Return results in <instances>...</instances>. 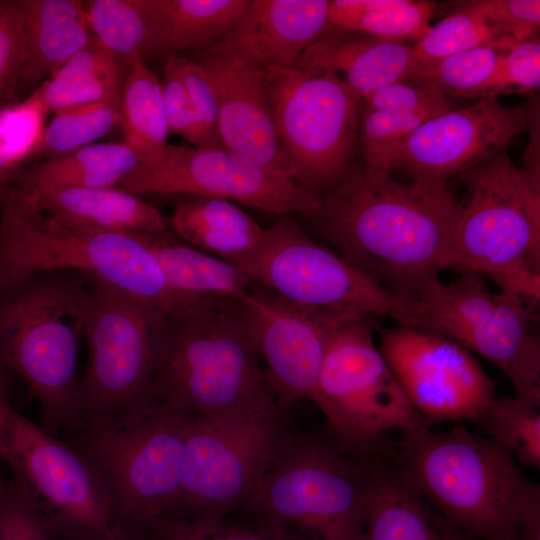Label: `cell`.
Listing matches in <instances>:
<instances>
[{"label": "cell", "mask_w": 540, "mask_h": 540, "mask_svg": "<svg viewBox=\"0 0 540 540\" xmlns=\"http://www.w3.org/2000/svg\"><path fill=\"white\" fill-rule=\"evenodd\" d=\"M25 20L19 94L35 89L95 40L81 0H18Z\"/></svg>", "instance_id": "cb8c5ba5"}, {"label": "cell", "mask_w": 540, "mask_h": 540, "mask_svg": "<svg viewBox=\"0 0 540 540\" xmlns=\"http://www.w3.org/2000/svg\"><path fill=\"white\" fill-rule=\"evenodd\" d=\"M366 318L351 319L333 332L309 398L334 439L365 457L383 451L389 431L429 426L403 393Z\"/></svg>", "instance_id": "4fadbf2b"}, {"label": "cell", "mask_w": 540, "mask_h": 540, "mask_svg": "<svg viewBox=\"0 0 540 540\" xmlns=\"http://www.w3.org/2000/svg\"><path fill=\"white\" fill-rule=\"evenodd\" d=\"M484 45H501L509 49L515 46L461 2L455 11L430 26L413 47L419 65H422Z\"/></svg>", "instance_id": "74e56055"}, {"label": "cell", "mask_w": 540, "mask_h": 540, "mask_svg": "<svg viewBox=\"0 0 540 540\" xmlns=\"http://www.w3.org/2000/svg\"><path fill=\"white\" fill-rule=\"evenodd\" d=\"M489 277L501 292L520 300L537 319L540 301V272L522 269L514 272L492 274Z\"/></svg>", "instance_id": "c3c4849f"}, {"label": "cell", "mask_w": 540, "mask_h": 540, "mask_svg": "<svg viewBox=\"0 0 540 540\" xmlns=\"http://www.w3.org/2000/svg\"><path fill=\"white\" fill-rule=\"evenodd\" d=\"M117 188L160 195H195L235 201L270 213H313L320 196L224 148L168 144L142 161Z\"/></svg>", "instance_id": "2e32d148"}, {"label": "cell", "mask_w": 540, "mask_h": 540, "mask_svg": "<svg viewBox=\"0 0 540 540\" xmlns=\"http://www.w3.org/2000/svg\"><path fill=\"white\" fill-rule=\"evenodd\" d=\"M464 2L491 25L503 39L513 45L538 36L539 0H473Z\"/></svg>", "instance_id": "ee69618b"}, {"label": "cell", "mask_w": 540, "mask_h": 540, "mask_svg": "<svg viewBox=\"0 0 540 540\" xmlns=\"http://www.w3.org/2000/svg\"><path fill=\"white\" fill-rule=\"evenodd\" d=\"M137 234L159 262L169 286L179 293L238 300L253 284L232 263L192 247L168 229Z\"/></svg>", "instance_id": "f1b7e54d"}, {"label": "cell", "mask_w": 540, "mask_h": 540, "mask_svg": "<svg viewBox=\"0 0 540 540\" xmlns=\"http://www.w3.org/2000/svg\"><path fill=\"white\" fill-rule=\"evenodd\" d=\"M509 50L501 45L476 47L419 65L411 79L434 87L450 99L496 97L499 69Z\"/></svg>", "instance_id": "d6a6232c"}, {"label": "cell", "mask_w": 540, "mask_h": 540, "mask_svg": "<svg viewBox=\"0 0 540 540\" xmlns=\"http://www.w3.org/2000/svg\"><path fill=\"white\" fill-rule=\"evenodd\" d=\"M194 121L191 144L203 148H223L218 130V105L211 83L194 60L177 55Z\"/></svg>", "instance_id": "60d3db41"}, {"label": "cell", "mask_w": 540, "mask_h": 540, "mask_svg": "<svg viewBox=\"0 0 540 540\" xmlns=\"http://www.w3.org/2000/svg\"><path fill=\"white\" fill-rule=\"evenodd\" d=\"M166 317L92 276L84 320L88 354L80 380L77 430L114 421L143 405Z\"/></svg>", "instance_id": "8fae6325"}, {"label": "cell", "mask_w": 540, "mask_h": 540, "mask_svg": "<svg viewBox=\"0 0 540 540\" xmlns=\"http://www.w3.org/2000/svg\"><path fill=\"white\" fill-rule=\"evenodd\" d=\"M161 85L169 134L181 136L191 143L194 121L177 55L166 59Z\"/></svg>", "instance_id": "7dc6e473"}, {"label": "cell", "mask_w": 540, "mask_h": 540, "mask_svg": "<svg viewBox=\"0 0 540 540\" xmlns=\"http://www.w3.org/2000/svg\"><path fill=\"white\" fill-rule=\"evenodd\" d=\"M367 482V457L290 432L239 513L287 540H360Z\"/></svg>", "instance_id": "8992f818"}, {"label": "cell", "mask_w": 540, "mask_h": 540, "mask_svg": "<svg viewBox=\"0 0 540 540\" xmlns=\"http://www.w3.org/2000/svg\"><path fill=\"white\" fill-rule=\"evenodd\" d=\"M143 406L186 417L227 412L284 415L238 300L216 299L168 316Z\"/></svg>", "instance_id": "3957f363"}, {"label": "cell", "mask_w": 540, "mask_h": 540, "mask_svg": "<svg viewBox=\"0 0 540 540\" xmlns=\"http://www.w3.org/2000/svg\"><path fill=\"white\" fill-rule=\"evenodd\" d=\"M120 128L124 143L142 161L157 157L169 144L161 81L141 58L129 62L121 95Z\"/></svg>", "instance_id": "1f68e13d"}, {"label": "cell", "mask_w": 540, "mask_h": 540, "mask_svg": "<svg viewBox=\"0 0 540 540\" xmlns=\"http://www.w3.org/2000/svg\"><path fill=\"white\" fill-rule=\"evenodd\" d=\"M7 397L8 395H7L5 380L3 376V367L0 365V406Z\"/></svg>", "instance_id": "f907efd6"}, {"label": "cell", "mask_w": 540, "mask_h": 540, "mask_svg": "<svg viewBox=\"0 0 540 540\" xmlns=\"http://www.w3.org/2000/svg\"><path fill=\"white\" fill-rule=\"evenodd\" d=\"M92 275L47 271L0 289V365L21 377L58 436L79 428V344Z\"/></svg>", "instance_id": "5b68a950"}, {"label": "cell", "mask_w": 540, "mask_h": 540, "mask_svg": "<svg viewBox=\"0 0 540 540\" xmlns=\"http://www.w3.org/2000/svg\"><path fill=\"white\" fill-rule=\"evenodd\" d=\"M363 108L423 113L432 117L451 110V99L424 82L407 79L383 86L363 98Z\"/></svg>", "instance_id": "b9f144b4"}, {"label": "cell", "mask_w": 540, "mask_h": 540, "mask_svg": "<svg viewBox=\"0 0 540 540\" xmlns=\"http://www.w3.org/2000/svg\"><path fill=\"white\" fill-rule=\"evenodd\" d=\"M48 115L40 85L25 99L0 106V203L15 174L32 163Z\"/></svg>", "instance_id": "e575fe53"}, {"label": "cell", "mask_w": 540, "mask_h": 540, "mask_svg": "<svg viewBox=\"0 0 540 540\" xmlns=\"http://www.w3.org/2000/svg\"><path fill=\"white\" fill-rule=\"evenodd\" d=\"M451 524L476 540H540V485L514 456L462 423L401 432L392 463Z\"/></svg>", "instance_id": "7a4b0ae2"}, {"label": "cell", "mask_w": 540, "mask_h": 540, "mask_svg": "<svg viewBox=\"0 0 540 540\" xmlns=\"http://www.w3.org/2000/svg\"><path fill=\"white\" fill-rule=\"evenodd\" d=\"M14 484L64 540H113L125 529L91 462L14 409L3 458Z\"/></svg>", "instance_id": "9a60e30c"}, {"label": "cell", "mask_w": 540, "mask_h": 540, "mask_svg": "<svg viewBox=\"0 0 540 540\" xmlns=\"http://www.w3.org/2000/svg\"><path fill=\"white\" fill-rule=\"evenodd\" d=\"M249 0H150L146 58L181 55L221 40Z\"/></svg>", "instance_id": "4316f807"}, {"label": "cell", "mask_w": 540, "mask_h": 540, "mask_svg": "<svg viewBox=\"0 0 540 540\" xmlns=\"http://www.w3.org/2000/svg\"><path fill=\"white\" fill-rule=\"evenodd\" d=\"M129 63L96 40L77 52L40 84L50 113L99 101L121 99Z\"/></svg>", "instance_id": "f546056e"}, {"label": "cell", "mask_w": 540, "mask_h": 540, "mask_svg": "<svg viewBox=\"0 0 540 540\" xmlns=\"http://www.w3.org/2000/svg\"><path fill=\"white\" fill-rule=\"evenodd\" d=\"M233 265L253 284L312 310L387 317L418 328L416 304L386 290L331 248L313 240L294 220L280 218L258 247Z\"/></svg>", "instance_id": "30bf717a"}, {"label": "cell", "mask_w": 540, "mask_h": 540, "mask_svg": "<svg viewBox=\"0 0 540 540\" xmlns=\"http://www.w3.org/2000/svg\"><path fill=\"white\" fill-rule=\"evenodd\" d=\"M25 52V20L18 0H0V106L16 101Z\"/></svg>", "instance_id": "7bdbcfd3"}, {"label": "cell", "mask_w": 540, "mask_h": 540, "mask_svg": "<svg viewBox=\"0 0 540 540\" xmlns=\"http://www.w3.org/2000/svg\"><path fill=\"white\" fill-rule=\"evenodd\" d=\"M268 379L280 403L309 399L333 332L358 317L290 303L271 292L239 299Z\"/></svg>", "instance_id": "d6986e66"}, {"label": "cell", "mask_w": 540, "mask_h": 540, "mask_svg": "<svg viewBox=\"0 0 540 540\" xmlns=\"http://www.w3.org/2000/svg\"><path fill=\"white\" fill-rule=\"evenodd\" d=\"M519 464L540 468V413L526 399L495 398L474 420Z\"/></svg>", "instance_id": "8d00e7d4"}, {"label": "cell", "mask_w": 540, "mask_h": 540, "mask_svg": "<svg viewBox=\"0 0 540 540\" xmlns=\"http://www.w3.org/2000/svg\"><path fill=\"white\" fill-rule=\"evenodd\" d=\"M0 215H1V203H0Z\"/></svg>", "instance_id": "816d5d0a"}, {"label": "cell", "mask_w": 540, "mask_h": 540, "mask_svg": "<svg viewBox=\"0 0 540 540\" xmlns=\"http://www.w3.org/2000/svg\"><path fill=\"white\" fill-rule=\"evenodd\" d=\"M418 65L413 45L328 26L305 49L295 67L341 72L345 82L363 98L383 86L411 78Z\"/></svg>", "instance_id": "603a6c76"}, {"label": "cell", "mask_w": 540, "mask_h": 540, "mask_svg": "<svg viewBox=\"0 0 540 540\" xmlns=\"http://www.w3.org/2000/svg\"><path fill=\"white\" fill-rule=\"evenodd\" d=\"M537 118L539 109L533 103L506 106L497 97L451 109L411 132L395 154L392 173L448 182L505 149Z\"/></svg>", "instance_id": "ac0fdd59"}, {"label": "cell", "mask_w": 540, "mask_h": 540, "mask_svg": "<svg viewBox=\"0 0 540 540\" xmlns=\"http://www.w3.org/2000/svg\"><path fill=\"white\" fill-rule=\"evenodd\" d=\"M144 531L155 540H287L240 513L211 520L160 518Z\"/></svg>", "instance_id": "ab89813d"}, {"label": "cell", "mask_w": 540, "mask_h": 540, "mask_svg": "<svg viewBox=\"0 0 540 540\" xmlns=\"http://www.w3.org/2000/svg\"><path fill=\"white\" fill-rule=\"evenodd\" d=\"M459 211L449 182H400L357 168L306 216L341 256L391 293L415 303L446 269Z\"/></svg>", "instance_id": "6da1fadb"}, {"label": "cell", "mask_w": 540, "mask_h": 540, "mask_svg": "<svg viewBox=\"0 0 540 540\" xmlns=\"http://www.w3.org/2000/svg\"><path fill=\"white\" fill-rule=\"evenodd\" d=\"M56 270L88 273L168 316L192 313L213 300L173 290L137 232L41 211L8 186L1 196L0 289Z\"/></svg>", "instance_id": "277c9868"}, {"label": "cell", "mask_w": 540, "mask_h": 540, "mask_svg": "<svg viewBox=\"0 0 540 540\" xmlns=\"http://www.w3.org/2000/svg\"><path fill=\"white\" fill-rule=\"evenodd\" d=\"M419 330L447 338L488 359L516 395L540 407V340L535 318L517 298L492 292L481 274L433 281L416 300Z\"/></svg>", "instance_id": "5bb4252c"}, {"label": "cell", "mask_w": 540, "mask_h": 540, "mask_svg": "<svg viewBox=\"0 0 540 540\" xmlns=\"http://www.w3.org/2000/svg\"><path fill=\"white\" fill-rule=\"evenodd\" d=\"M199 50L194 60L208 77L216 96L222 147L296 181L278 138L264 70L242 61L218 42Z\"/></svg>", "instance_id": "ffe728a7"}, {"label": "cell", "mask_w": 540, "mask_h": 540, "mask_svg": "<svg viewBox=\"0 0 540 540\" xmlns=\"http://www.w3.org/2000/svg\"><path fill=\"white\" fill-rule=\"evenodd\" d=\"M18 191L41 211L63 215L100 228L148 233L168 229L166 218L155 206L139 195L117 187Z\"/></svg>", "instance_id": "484cf974"}, {"label": "cell", "mask_w": 540, "mask_h": 540, "mask_svg": "<svg viewBox=\"0 0 540 540\" xmlns=\"http://www.w3.org/2000/svg\"><path fill=\"white\" fill-rule=\"evenodd\" d=\"M53 532L14 482L0 484V540H52Z\"/></svg>", "instance_id": "f6af8a7d"}, {"label": "cell", "mask_w": 540, "mask_h": 540, "mask_svg": "<svg viewBox=\"0 0 540 540\" xmlns=\"http://www.w3.org/2000/svg\"><path fill=\"white\" fill-rule=\"evenodd\" d=\"M446 269L481 275L540 272V173L505 149L462 173Z\"/></svg>", "instance_id": "ba28073f"}, {"label": "cell", "mask_w": 540, "mask_h": 540, "mask_svg": "<svg viewBox=\"0 0 540 540\" xmlns=\"http://www.w3.org/2000/svg\"><path fill=\"white\" fill-rule=\"evenodd\" d=\"M121 125V99L67 107L54 112L33 161L57 157L94 144Z\"/></svg>", "instance_id": "d590c367"}, {"label": "cell", "mask_w": 540, "mask_h": 540, "mask_svg": "<svg viewBox=\"0 0 540 540\" xmlns=\"http://www.w3.org/2000/svg\"><path fill=\"white\" fill-rule=\"evenodd\" d=\"M290 432L284 415L190 418L181 486L163 518L211 520L243 511Z\"/></svg>", "instance_id": "7c38bea8"}, {"label": "cell", "mask_w": 540, "mask_h": 540, "mask_svg": "<svg viewBox=\"0 0 540 540\" xmlns=\"http://www.w3.org/2000/svg\"><path fill=\"white\" fill-rule=\"evenodd\" d=\"M378 348L429 426L473 421L495 399L497 382L471 352L447 338L397 325L382 331Z\"/></svg>", "instance_id": "e0dca14e"}, {"label": "cell", "mask_w": 540, "mask_h": 540, "mask_svg": "<svg viewBox=\"0 0 540 540\" xmlns=\"http://www.w3.org/2000/svg\"><path fill=\"white\" fill-rule=\"evenodd\" d=\"M540 87V41L535 36L512 47L503 57L495 87L506 93H530Z\"/></svg>", "instance_id": "bcb514c9"}, {"label": "cell", "mask_w": 540, "mask_h": 540, "mask_svg": "<svg viewBox=\"0 0 540 540\" xmlns=\"http://www.w3.org/2000/svg\"><path fill=\"white\" fill-rule=\"evenodd\" d=\"M328 7V0H249L217 42L258 69H291L328 28Z\"/></svg>", "instance_id": "44dd1931"}, {"label": "cell", "mask_w": 540, "mask_h": 540, "mask_svg": "<svg viewBox=\"0 0 540 540\" xmlns=\"http://www.w3.org/2000/svg\"><path fill=\"white\" fill-rule=\"evenodd\" d=\"M95 40L121 60H146L151 31L150 0H85Z\"/></svg>", "instance_id": "836d02e7"}, {"label": "cell", "mask_w": 540, "mask_h": 540, "mask_svg": "<svg viewBox=\"0 0 540 540\" xmlns=\"http://www.w3.org/2000/svg\"><path fill=\"white\" fill-rule=\"evenodd\" d=\"M141 162L139 155L124 142L94 143L24 166L9 186L24 192L117 187Z\"/></svg>", "instance_id": "83f0119b"}, {"label": "cell", "mask_w": 540, "mask_h": 540, "mask_svg": "<svg viewBox=\"0 0 540 540\" xmlns=\"http://www.w3.org/2000/svg\"><path fill=\"white\" fill-rule=\"evenodd\" d=\"M360 540H476L414 491L382 453L368 458Z\"/></svg>", "instance_id": "7402d4cb"}, {"label": "cell", "mask_w": 540, "mask_h": 540, "mask_svg": "<svg viewBox=\"0 0 540 540\" xmlns=\"http://www.w3.org/2000/svg\"><path fill=\"white\" fill-rule=\"evenodd\" d=\"M264 72L278 138L296 181L318 196L334 190L358 168L362 97L328 70Z\"/></svg>", "instance_id": "9c48e42d"}, {"label": "cell", "mask_w": 540, "mask_h": 540, "mask_svg": "<svg viewBox=\"0 0 540 540\" xmlns=\"http://www.w3.org/2000/svg\"><path fill=\"white\" fill-rule=\"evenodd\" d=\"M113 540H155L146 531L123 529Z\"/></svg>", "instance_id": "681fc988"}, {"label": "cell", "mask_w": 540, "mask_h": 540, "mask_svg": "<svg viewBox=\"0 0 540 540\" xmlns=\"http://www.w3.org/2000/svg\"><path fill=\"white\" fill-rule=\"evenodd\" d=\"M431 118L423 113L373 111L362 107L358 148L364 161L363 169L392 174L393 160L403 141Z\"/></svg>", "instance_id": "f35d334b"}, {"label": "cell", "mask_w": 540, "mask_h": 540, "mask_svg": "<svg viewBox=\"0 0 540 540\" xmlns=\"http://www.w3.org/2000/svg\"><path fill=\"white\" fill-rule=\"evenodd\" d=\"M151 406L84 427L70 443L94 466L125 529L165 517L183 477L189 419Z\"/></svg>", "instance_id": "52a82bcc"}, {"label": "cell", "mask_w": 540, "mask_h": 540, "mask_svg": "<svg viewBox=\"0 0 540 540\" xmlns=\"http://www.w3.org/2000/svg\"><path fill=\"white\" fill-rule=\"evenodd\" d=\"M167 223L187 244L232 264L253 252L265 234L231 201L205 196L179 198Z\"/></svg>", "instance_id": "d4e9b609"}, {"label": "cell", "mask_w": 540, "mask_h": 540, "mask_svg": "<svg viewBox=\"0 0 540 540\" xmlns=\"http://www.w3.org/2000/svg\"><path fill=\"white\" fill-rule=\"evenodd\" d=\"M437 4L427 0L329 1L328 26L376 38L415 43L428 31Z\"/></svg>", "instance_id": "4dcf8cb0"}]
</instances>
